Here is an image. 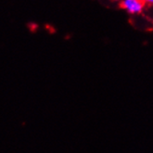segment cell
<instances>
[{
  "mask_svg": "<svg viewBox=\"0 0 153 153\" xmlns=\"http://www.w3.org/2000/svg\"><path fill=\"white\" fill-rule=\"evenodd\" d=\"M120 6L130 15H139L144 11L146 5L142 0H122Z\"/></svg>",
  "mask_w": 153,
  "mask_h": 153,
  "instance_id": "obj_1",
  "label": "cell"
},
{
  "mask_svg": "<svg viewBox=\"0 0 153 153\" xmlns=\"http://www.w3.org/2000/svg\"><path fill=\"white\" fill-rule=\"evenodd\" d=\"M142 1L145 3V5L153 7V0H142Z\"/></svg>",
  "mask_w": 153,
  "mask_h": 153,
  "instance_id": "obj_2",
  "label": "cell"
},
{
  "mask_svg": "<svg viewBox=\"0 0 153 153\" xmlns=\"http://www.w3.org/2000/svg\"><path fill=\"white\" fill-rule=\"evenodd\" d=\"M113 1H116V2H121L122 0H113Z\"/></svg>",
  "mask_w": 153,
  "mask_h": 153,
  "instance_id": "obj_3",
  "label": "cell"
}]
</instances>
